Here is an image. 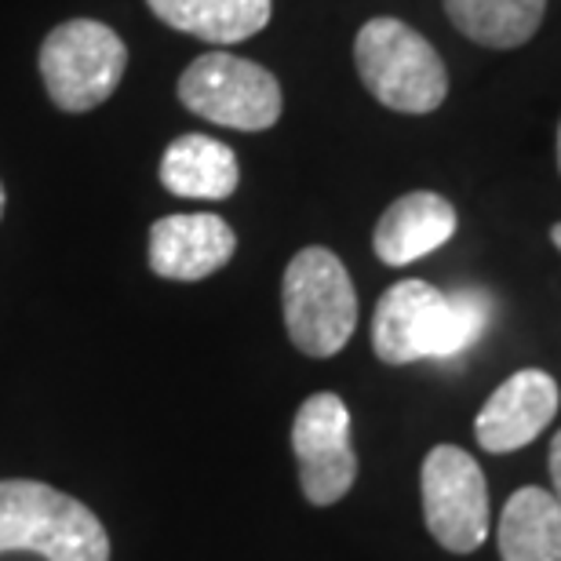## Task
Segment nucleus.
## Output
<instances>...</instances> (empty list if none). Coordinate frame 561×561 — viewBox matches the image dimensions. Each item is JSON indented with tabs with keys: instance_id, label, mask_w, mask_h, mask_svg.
<instances>
[{
	"instance_id": "1",
	"label": "nucleus",
	"mask_w": 561,
	"mask_h": 561,
	"mask_svg": "<svg viewBox=\"0 0 561 561\" xmlns=\"http://www.w3.org/2000/svg\"><path fill=\"white\" fill-rule=\"evenodd\" d=\"M492 302L481 288H459L453 296L437 291L431 280H398L376 302L373 351L387 365L453 362L467 354L489 329Z\"/></svg>"
},
{
	"instance_id": "2",
	"label": "nucleus",
	"mask_w": 561,
	"mask_h": 561,
	"mask_svg": "<svg viewBox=\"0 0 561 561\" xmlns=\"http://www.w3.org/2000/svg\"><path fill=\"white\" fill-rule=\"evenodd\" d=\"M44 561H110V536L92 507L30 478L0 481V554Z\"/></svg>"
},
{
	"instance_id": "3",
	"label": "nucleus",
	"mask_w": 561,
	"mask_h": 561,
	"mask_svg": "<svg viewBox=\"0 0 561 561\" xmlns=\"http://www.w3.org/2000/svg\"><path fill=\"white\" fill-rule=\"evenodd\" d=\"M354 66L368 95L394 114L423 117L448 99L445 59L420 30L401 19H368L357 30Z\"/></svg>"
},
{
	"instance_id": "4",
	"label": "nucleus",
	"mask_w": 561,
	"mask_h": 561,
	"mask_svg": "<svg viewBox=\"0 0 561 561\" xmlns=\"http://www.w3.org/2000/svg\"><path fill=\"white\" fill-rule=\"evenodd\" d=\"M280 310L296 351L307 357L340 354L357 329V291L340 255L321 244L291 255L280 280Z\"/></svg>"
},
{
	"instance_id": "5",
	"label": "nucleus",
	"mask_w": 561,
	"mask_h": 561,
	"mask_svg": "<svg viewBox=\"0 0 561 561\" xmlns=\"http://www.w3.org/2000/svg\"><path fill=\"white\" fill-rule=\"evenodd\" d=\"M41 81L62 114H88L103 106L128 70V44L99 19H70L41 41Z\"/></svg>"
},
{
	"instance_id": "6",
	"label": "nucleus",
	"mask_w": 561,
	"mask_h": 561,
	"mask_svg": "<svg viewBox=\"0 0 561 561\" xmlns=\"http://www.w3.org/2000/svg\"><path fill=\"white\" fill-rule=\"evenodd\" d=\"M179 103L190 114L233 131H266L280 121L285 95L266 66L233 51H205L179 77Z\"/></svg>"
},
{
	"instance_id": "7",
	"label": "nucleus",
	"mask_w": 561,
	"mask_h": 561,
	"mask_svg": "<svg viewBox=\"0 0 561 561\" xmlns=\"http://www.w3.org/2000/svg\"><path fill=\"white\" fill-rule=\"evenodd\" d=\"M423 518L445 551L470 554L489 536V485L474 456L456 445H437L423 459Z\"/></svg>"
},
{
	"instance_id": "8",
	"label": "nucleus",
	"mask_w": 561,
	"mask_h": 561,
	"mask_svg": "<svg viewBox=\"0 0 561 561\" xmlns=\"http://www.w3.org/2000/svg\"><path fill=\"white\" fill-rule=\"evenodd\" d=\"M291 453L299 463V485L313 507H332L354 489L357 456L351 442V409L340 394L321 390L299 405L291 420Z\"/></svg>"
},
{
	"instance_id": "9",
	"label": "nucleus",
	"mask_w": 561,
	"mask_h": 561,
	"mask_svg": "<svg viewBox=\"0 0 561 561\" xmlns=\"http://www.w3.org/2000/svg\"><path fill=\"white\" fill-rule=\"evenodd\" d=\"M558 401L561 390L554 376H547L543 368H522L511 379H503L481 405L474 423L478 445L492 456L525 448L558 416Z\"/></svg>"
},
{
	"instance_id": "10",
	"label": "nucleus",
	"mask_w": 561,
	"mask_h": 561,
	"mask_svg": "<svg viewBox=\"0 0 561 561\" xmlns=\"http://www.w3.org/2000/svg\"><path fill=\"white\" fill-rule=\"evenodd\" d=\"M238 252V233L216 211H183L150 227V271L164 280H205Z\"/></svg>"
},
{
	"instance_id": "11",
	"label": "nucleus",
	"mask_w": 561,
	"mask_h": 561,
	"mask_svg": "<svg viewBox=\"0 0 561 561\" xmlns=\"http://www.w3.org/2000/svg\"><path fill=\"white\" fill-rule=\"evenodd\" d=\"M459 227V216L453 201H445L434 190H412L398 197L376 222L373 249L379 263L387 266H409L423 255L437 252L442 244L453 241Z\"/></svg>"
},
{
	"instance_id": "12",
	"label": "nucleus",
	"mask_w": 561,
	"mask_h": 561,
	"mask_svg": "<svg viewBox=\"0 0 561 561\" xmlns=\"http://www.w3.org/2000/svg\"><path fill=\"white\" fill-rule=\"evenodd\" d=\"M241 183L238 153L227 142L190 131L168 142L161 157V186L186 201H227Z\"/></svg>"
},
{
	"instance_id": "13",
	"label": "nucleus",
	"mask_w": 561,
	"mask_h": 561,
	"mask_svg": "<svg viewBox=\"0 0 561 561\" xmlns=\"http://www.w3.org/2000/svg\"><path fill=\"white\" fill-rule=\"evenodd\" d=\"M164 26L208 44H241L271 26L274 0H146Z\"/></svg>"
},
{
	"instance_id": "14",
	"label": "nucleus",
	"mask_w": 561,
	"mask_h": 561,
	"mask_svg": "<svg viewBox=\"0 0 561 561\" xmlns=\"http://www.w3.org/2000/svg\"><path fill=\"white\" fill-rule=\"evenodd\" d=\"M503 561H561V507L554 492L518 489L500 514Z\"/></svg>"
},
{
	"instance_id": "15",
	"label": "nucleus",
	"mask_w": 561,
	"mask_h": 561,
	"mask_svg": "<svg viewBox=\"0 0 561 561\" xmlns=\"http://www.w3.org/2000/svg\"><path fill=\"white\" fill-rule=\"evenodd\" d=\"M448 22L481 48H522L536 37L547 0H442Z\"/></svg>"
},
{
	"instance_id": "16",
	"label": "nucleus",
	"mask_w": 561,
	"mask_h": 561,
	"mask_svg": "<svg viewBox=\"0 0 561 561\" xmlns=\"http://www.w3.org/2000/svg\"><path fill=\"white\" fill-rule=\"evenodd\" d=\"M551 481H554V500L561 507V431L554 434V442H551Z\"/></svg>"
},
{
	"instance_id": "17",
	"label": "nucleus",
	"mask_w": 561,
	"mask_h": 561,
	"mask_svg": "<svg viewBox=\"0 0 561 561\" xmlns=\"http://www.w3.org/2000/svg\"><path fill=\"white\" fill-rule=\"evenodd\" d=\"M551 241H554V249L561 252V222H554V230H551Z\"/></svg>"
},
{
	"instance_id": "18",
	"label": "nucleus",
	"mask_w": 561,
	"mask_h": 561,
	"mask_svg": "<svg viewBox=\"0 0 561 561\" xmlns=\"http://www.w3.org/2000/svg\"><path fill=\"white\" fill-rule=\"evenodd\" d=\"M4 205H8V194H4V183H0V219H4Z\"/></svg>"
},
{
	"instance_id": "19",
	"label": "nucleus",
	"mask_w": 561,
	"mask_h": 561,
	"mask_svg": "<svg viewBox=\"0 0 561 561\" xmlns=\"http://www.w3.org/2000/svg\"><path fill=\"white\" fill-rule=\"evenodd\" d=\"M558 168H561V125H558Z\"/></svg>"
}]
</instances>
